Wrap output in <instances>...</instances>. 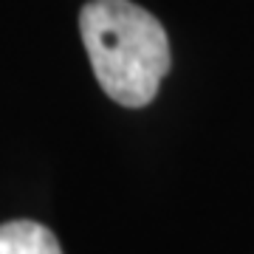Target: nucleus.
<instances>
[{"instance_id": "f257e3e1", "label": "nucleus", "mask_w": 254, "mask_h": 254, "mask_svg": "<svg viewBox=\"0 0 254 254\" xmlns=\"http://www.w3.org/2000/svg\"><path fill=\"white\" fill-rule=\"evenodd\" d=\"M79 34L99 88L125 108H144L170 73V40L158 20L133 0H91Z\"/></svg>"}, {"instance_id": "f03ea898", "label": "nucleus", "mask_w": 254, "mask_h": 254, "mask_svg": "<svg viewBox=\"0 0 254 254\" xmlns=\"http://www.w3.org/2000/svg\"><path fill=\"white\" fill-rule=\"evenodd\" d=\"M0 254H63V249L43 223L11 220L0 226Z\"/></svg>"}]
</instances>
